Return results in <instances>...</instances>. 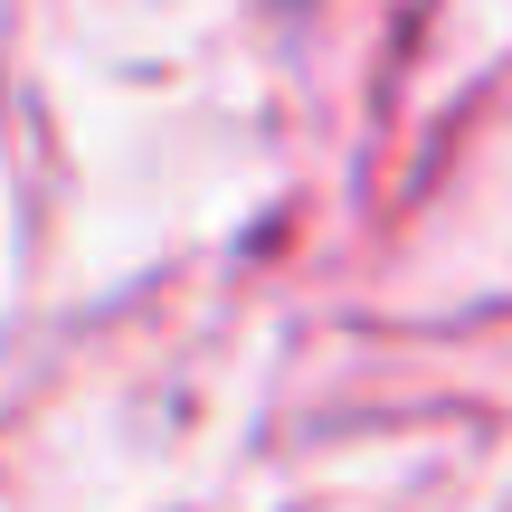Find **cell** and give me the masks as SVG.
I'll use <instances>...</instances> for the list:
<instances>
[]
</instances>
